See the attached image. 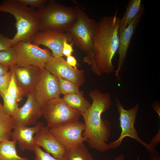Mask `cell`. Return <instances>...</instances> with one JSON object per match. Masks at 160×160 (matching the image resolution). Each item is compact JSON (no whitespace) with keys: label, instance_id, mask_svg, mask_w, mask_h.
Instances as JSON below:
<instances>
[{"label":"cell","instance_id":"ba28073f","mask_svg":"<svg viewBox=\"0 0 160 160\" xmlns=\"http://www.w3.org/2000/svg\"><path fill=\"white\" fill-rule=\"evenodd\" d=\"M12 47L16 53L18 66L32 65L42 70L45 63L54 57L49 49L41 48L30 42L19 41Z\"/></svg>","mask_w":160,"mask_h":160},{"label":"cell","instance_id":"4fadbf2b","mask_svg":"<svg viewBox=\"0 0 160 160\" xmlns=\"http://www.w3.org/2000/svg\"><path fill=\"white\" fill-rule=\"evenodd\" d=\"M144 12V7L143 5L138 14L128 23L126 27L123 30L119 31V46L117 51L119 58L117 68L115 71V75L119 80V73L124 65L132 38Z\"/></svg>","mask_w":160,"mask_h":160},{"label":"cell","instance_id":"5bb4252c","mask_svg":"<svg viewBox=\"0 0 160 160\" xmlns=\"http://www.w3.org/2000/svg\"><path fill=\"white\" fill-rule=\"evenodd\" d=\"M13 71L16 80L24 96L34 92L42 70L34 66H18L16 65L9 68Z\"/></svg>","mask_w":160,"mask_h":160},{"label":"cell","instance_id":"277c9868","mask_svg":"<svg viewBox=\"0 0 160 160\" xmlns=\"http://www.w3.org/2000/svg\"><path fill=\"white\" fill-rule=\"evenodd\" d=\"M75 8L77 14V19L65 32L70 39L71 43L85 54L83 62L91 66L93 36L97 23L95 19L89 18L79 7L76 6Z\"/></svg>","mask_w":160,"mask_h":160},{"label":"cell","instance_id":"2e32d148","mask_svg":"<svg viewBox=\"0 0 160 160\" xmlns=\"http://www.w3.org/2000/svg\"><path fill=\"white\" fill-rule=\"evenodd\" d=\"M34 145L42 147L46 152L54 157L62 159L66 148L57 140L51 132L49 128L44 126L34 136Z\"/></svg>","mask_w":160,"mask_h":160},{"label":"cell","instance_id":"8992f818","mask_svg":"<svg viewBox=\"0 0 160 160\" xmlns=\"http://www.w3.org/2000/svg\"><path fill=\"white\" fill-rule=\"evenodd\" d=\"M41 113L49 128L79 121L81 115L79 111L68 106L60 97L45 103L41 108Z\"/></svg>","mask_w":160,"mask_h":160},{"label":"cell","instance_id":"ffe728a7","mask_svg":"<svg viewBox=\"0 0 160 160\" xmlns=\"http://www.w3.org/2000/svg\"><path fill=\"white\" fill-rule=\"evenodd\" d=\"M16 141L7 140L0 142V160H29L20 156L16 148Z\"/></svg>","mask_w":160,"mask_h":160},{"label":"cell","instance_id":"836d02e7","mask_svg":"<svg viewBox=\"0 0 160 160\" xmlns=\"http://www.w3.org/2000/svg\"><path fill=\"white\" fill-rule=\"evenodd\" d=\"M152 106L153 109L155 111L158 113L160 117V103L159 102H156L152 105Z\"/></svg>","mask_w":160,"mask_h":160},{"label":"cell","instance_id":"f546056e","mask_svg":"<svg viewBox=\"0 0 160 160\" xmlns=\"http://www.w3.org/2000/svg\"><path fill=\"white\" fill-rule=\"evenodd\" d=\"M12 47V39L0 34V52Z\"/></svg>","mask_w":160,"mask_h":160},{"label":"cell","instance_id":"52a82bcc","mask_svg":"<svg viewBox=\"0 0 160 160\" xmlns=\"http://www.w3.org/2000/svg\"><path fill=\"white\" fill-rule=\"evenodd\" d=\"M116 105L119 114V120L121 132L119 138L116 140L108 144L110 149H115L119 147L123 139L126 137H129L138 141L143 146L149 153H153L148 144L143 141L138 136L134 126L139 105L137 104L132 108L125 110L119 99L115 98Z\"/></svg>","mask_w":160,"mask_h":160},{"label":"cell","instance_id":"5b68a950","mask_svg":"<svg viewBox=\"0 0 160 160\" xmlns=\"http://www.w3.org/2000/svg\"><path fill=\"white\" fill-rule=\"evenodd\" d=\"M37 11L40 22L39 31L55 29L64 32L69 28L77 16L75 7L65 6L55 0H48Z\"/></svg>","mask_w":160,"mask_h":160},{"label":"cell","instance_id":"d6986e66","mask_svg":"<svg viewBox=\"0 0 160 160\" xmlns=\"http://www.w3.org/2000/svg\"><path fill=\"white\" fill-rule=\"evenodd\" d=\"M62 99L69 107L79 111L81 114L85 113L91 104L84 96L83 92L72 93L64 95Z\"/></svg>","mask_w":160,"mask_h":160},{"label":"cell","instance_id":"83f0119b","mask_svg":"<svg viewBox=\"0 0 160 160\" xmlns=\"http://www.w3.org/2000/svg\"><path fill=\"white\" fill-rule=\"evenodd\" d=\"M11 72L9 71L8 72L0 76V97L2 96L7 92L10 83Z\"/></svg>","mask_w":160,"mask_h":160},{"label":"cell","instance_id":"44dd1931","mask_svg":"<svg viewBox=\"0 0 160 160\" xmlns=\"http://www.w3.org/2000/svg\"><path fill=\"white\" fill-rule=\"evenodd\" d=\"M141 3V0H131L129 1L124 14L120 19L119 31L124 29L138 14L143 6Z\"/></svg>","mask_w":160,"mask_h":160},{"label":"cell","instance_id":"cb8c5ba5","mask_svg":"<svg viewBox=\"0 0 160 160\" xmlns=\"http://www.w3.org/2000/svg\"><path fill=\"white\" fill-rule=\"evenodd\" d=\"M57 79L61 94L64 95L72 93H80L79 86L74 83L63 79L59 76H55Z\"/></svg>","mask_w":160,"mask_h":160},{"label":"cell","instance_id":"7a4b0ae2","mask_svg":"<svg viewBox=\"0 0 160 160\" xmlns=\"http://www.w3.org/2000/svg\"><path fill=\"white\" fill-rule=\"evenodd\" d=\"M89 96L92 103L87 111L81 114L85 124L82 135L91 148L102 152L106 151L110 149L106 142L111 135V125L108 120L102 119L101 115L111 107V95L96 89L90 91Z\"/></svg>","mask_w":160,"mask_h":160},{"label":"cell","instance_id":"d590c367","mask_svg":"<svg viewBox=\"0 0 160 160\" xmlns=\"http://www.w3.org/2000/svg\"><path fill=\"white\" fill-rule=\"evenodd\" d=\"M150 156L151 160H160V155L158 153H150Z\"/></svg>","mask_w":160,"mask_h":160},{"label":"cell","instance_id":"4dcf8cb0","mask_svg":"<svg viewBox=\"0 0 160 160\" xmlns=\"http://www.w3.org/2000/svg\"><path fill=\"white\" fill-rule=\"evenodd\" d=\"M73 44L71 43H68L67 40H65L63 44L62 53L63 56L67 57L71 55L73 51Z\"/></svg>","mask_w":160,"mask_h":160},{"label":"cell","instance_id":"3957f363","mask_svg":"<svg viewBox=\"0 0 160 160\" xmlns=\"http://www.w3.org/2000/svg\"><path fill=\"white\" fill-rule=\"evenodd\" d=\"M0 12L12 15L16 20L17 32L12 39V46L19 41L31 42L40 27L36 10L20 4L17 0H6L0 4Z\"/></svg>","mask_w":160,"mask_h":160},{"label":"cell","instance_id":"f1b7e54d","mask_svg":"<svg viewBox=\"0 0 160 160\" xmlns=\"http://www.w3.org/2000/svg\"><path fill=\"white\" fill-rule=\"evenodd\" d=\"M20 4L26 6H29L30 7L38 9L42 7L47 2V0H17Z\"/></svg>","mask_w":160,"mask_h":160},{"label":"cell","instance_id":"74e56055","mask_svg":"<svg viewBox=\"0 0 160 160\" xmlns=\"http://www.w3.org/2000/svg\"><path fill=\"white\" fill-rule=\"evenodd\" d=\"M104 160V159H100V160Z\"/></svg>","mask_w":160,"mask_h":160},{"label":"cell","instance_id":"4316f807","mask_svg":"<svg viewBox=\"0 0 160 160\" xmlns=\"http://www.w3.org/2000/svg\"><path fill=\"white\" fill-rule=\"evenodd\" d=\"M32 151L35 155L34 160H63L54 157L49 153L44 151L38 146L34 145Z\"/></svg>","mask_w":160,"mask_h":160},{"label":"cell","instance_id":"d4e9b609","mask_svg":"<svg viewBox=\"0 0 160 160\" xmlns=\"http://www.w3.org/2000/svg\"><path fill=\"white\" fill-rule=\"evenodd\" d=\"M4 102L3 107L5 111L13 117L16 115L19 107L16 101L7 92L2 96Z\"/></svg>","mask_w":160,"mask_h":160},{"label":"cell","instance_id":"8fae6325","mask_svg":"<svg viewBox=\"0 0 160 160\" xmlns=\"http://www.w3.org/2000/svg\"><path fill=\"white\" fill-rule=\"evenodd\" d=\"M71 40L66 33L60 30L49 29L37 32L32 38L31 43L39 46H45L50 49L55 57H62L63 45L64 41Z\"/></svg>","mask_w":160,"mask_h":160},{"label":"cell","instance_id":"ac0fdd59","mask_svg":"<svg viewBox=\"0 0 160 160\" xmlns=\"http://www.w3.org/2000/svg\"><path fill=\"white\" fill-rule=\"evenodd\" d=\"M15 126L13 117L5 111L0 102V142L10 140Z\"/></svg>","mask_w":160,"mask_h":160},{"label":"cell","instance_id":"30bf717a","mask_svg":"<svg viewBox=\"0 0 160 160\" xmlns=\"http://www.w3.org/2000/svg\"><path fill=\"white\" fill-rule=\"evenodd\" d=\"M85 129L84 123L79 121L49 128L51 132L66 149L75 147L87 141L82 134Z\"/></svg>","mask_w":160,"mask_h":160},{"label":"cell","instance_id":"1f68e13d","mask_svg":"<svg viewBox=\"0 0 160 160\" xmlns=\"http://www.w3.org/2000/svg\"><path fill=\"white\" fill-rule=\"evenodd\" d=\"M160 142V130L154 135L151 141L148 145L151 149L154 152L157 151L155 149V147Z\"/></svg>","mask_w":160,"mask_h":160},{"label":"cell","instance_id":"6da1fadb","mask_svg":"<svg viewBox=\"0 0 160 160\" xmlns=\"http://www.w3.org/2000/svg\"><path fill=\"white\" fill-rule=\"evenodd\" d=\"M117 13L103 17L96 26L91 68L98 76L115 71L112 61L119 46L120 22Z\"/></svg>","mask_w":160,"mask_h":160},{"label":"cell","instance_id":"d6a6232c","mask_svg":"<svg viewBox=\"0 0 160 160\" xmlns=\"http://www.w3.org/2000/svg\"><path fill=\"white\" fill-rule=\"evenodd\" d=\"M67 63L70 66L75 69L77 68V60L72 55L67 57L66 61Z\"/></svg>","mask_w":160,"mask_h":160},{"label":"cell","instance_id":"603a6c76","mask_svg":"<svg viewBox=\"0 0 160 160\" xmlns=\"http://www.w3.org/2000/svg\"><path fill=\"white\" fill-rule=\"evenodd\" d=\"M17 61L16 53L12 47L0 52V64L9 69L16 65Z\"/></svg>","mask_w":160,"mask_h":160},{"label":"cell","instance_id":"8d00e7d4","mask_svg":"<svg viewBox=\"0 0 160 160\" xmlns=\"http://www.w3.org/2000/svg\"><path fill=\"white\" fill-rule=\"evenodd\" d=\"M124 156L123 154H120L116 157L114 160H124Z\"/></svg>","mask_w":160,"mask_h":160},{"label":"cell","instance_id":"9a60e30c","mask_svg":"<svg viewBox=\"0 0 160 160\" xmlns=\"http://www.w3.org/2000/svg\"><path fill=\"white\" fill-rule=\"evenodd\" d=\"M24 104L19 107L13 117L16 125L28 127L35 124L41 115V107L37 101L34 92L27 96Z\"/></svg>","mask_w":160,"mask_h":160},{"label":"cell","instance_id":"9c48e42d","mask_svg":"<svg viewBox=\"0 0 160 160\" xmlns=\"http://www.w3.org/2000/svg\"><path fill=\"white\" fill-rule=\"evenodd\" d=\"M33 92L41 108L48 101L60 97L61 93L57 78L44 68L41 70Z\"/></svg>","mask_w":160,"mask_h":160},{"label":"cell","instance_id":"7402d4cb","mask_svg":"<svg viewBox=\"0 0 160 160\" xmlns=\"http://www.w3.org/2000/svg\"><path fill=\"white\" fill-rule=\"evenodd\" d=\"M63 160H93L83 143L71 148L66 149Z\"/></svg>","mask_w":160,"mask_h":160},{"label":"cell","instance_id":"e575fe53","mask_svg":"<svg viewBox=\"0 0 160 160\" xmlns=\"http://www.w3.org/2000/svg\"><path fill=\"white\" fill-rule=\"evenodd\" d=\"M9 68L4 65L0 64V76L8 72Z\"/></svg>","mask_w":160,"mask_h":160},{"label":"cell","instance_id":"7c38bea8","mask_svg":"<svg viewBox=\"0 0 160 160\" xmlns=\"http://www.w3.org/2000/svg\"><path fill=\"white\" fill-rule=\"evenodd\" d=\"M44 68L55 76H59L79 87L84 82V71L69 65L62 57H53L45 64Z\"/></svg>","mask_w":160,"mask_h":160},{"label":"cell","instance_id":"e0dca14e","mask_svg":"<svg viewBox=\"0 0 160 160\" xmlns=\"http://www.w3.org/2000/svg\"><path fill=\"white\" fill-rule=\"evenodd\" d=\"M44 126V124L40 121L37 122L34 126L31 127L16 125L10 138L18 143L20 149L22 151L25 150L32 151L35 145L34 135Z\"/></svg>","mask_w":160,"mask_h":160},{"label":"cell","instance_id":"484cf974","mask_svg":"<svg viewBox=\"0 0 160 160\" xmlns=\"http://www.w3.org/2000/svg\"><path fill=\"white\" fill-rule=\"evenodd\" d=\"M9 71L11 73V77L7 92L18 103L22 100L24 95L17 84L13 71L12 69Z\"/></svg>","mask_w":160,"mask_h":160}]
</instances>
